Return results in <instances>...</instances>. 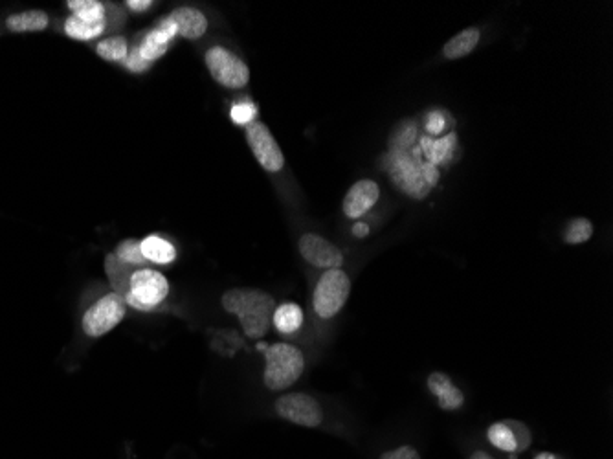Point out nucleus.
<instances>
[{"label": "nucleus", "instance_id": "f257e3e1", "mask_svg": "<svg viewBox=\"0 0 613 459\" xmlns=\"http://www.w3.org/2000/svg\"><path fill=\"white\" fill-rule=\"evenodd\" d=\"M224 311L235 314L248 338H263L267 335L272 316L276 311V300L259 289H232L221 298Z\"/></svg>", "mask_w": 613, "mask_h": 459}, {"label": "nucleus", "instance_id": "f03ea898", "mask_svg": "<svg viewBox=\"0 0 613 459\" xmlns=\"http://www.w3.org/2000/svg\"><path fill=\"white\" fill-rule=\"evenodd\" d=\"M305 370V357L300 349L290 344H274L265 349L263 382L272 392H283L298 382Z\"/></svg>", "mask_w": 613, "mask_h": 459}, {"label": "nucleus", "instance_id": "7ed1b4c3", "mask_svg": "<svg viewBox=\"0 0 613 459\" xmlns=\"http://www.w3.org/2000/svg\"><path fill=\"white\" fill-rule=\"evenodd\" d=\"M168 294V278L158 270L142 267V269L134 270L123 300L127 303V307H133L142 313H149L166 302Z\"/></svg>", "mask_w": 613, "mask_h": 459}, {"label": "nucleus", "instance_id": "20e7f679", "mask_svg": "<svg viewBox=\"0 0 613 459\" xmlns=\"http://www.w3.org/2000/svg\"><path fill=\"white\" fill-rule=\"evenodd\" d=\"M421 149H417L412 157L404 151H391L390 157L386 160L388 173H390L393 184L406 195L423 199L432 190L428 182L424 179L423 162L419 160Z\"/></svg>", "mask_w": 613, "mask_h": 459}, {"label": "nucleus", "instance_id": "39448f33", "mask_svg": "<svg viewBox=\"0 0 613 459\" xmlns=\"http://www.w3.org/2000/svg\"><path fill=\"white\" fill-rule=\"evenodd\" d=\"M127 314V303L120 294L109 292L90 305L81 318V329L89 338L109 335L114 327L122 324Z\"/></svg>", "mask_w": 613, "mask_h": 459}, {"label": "nucleus", "instance_id": "423d86ee", "mask_svg": "<svg viewBox=\"0 0 613 459\" xmlns=\"http://www.w3.org/2000/svg\"><path fill=\"white\" fill-rule=\"evenodd\" d=\"M349 292L351 280L344 270H325L314 289V311L320 318H333L346 305Z\"/></svg>", "mask_w": 613, "mask_h": 459}, {"label": "nucleus", "instance_id": "0eeeda50", "mask_svg": "<svg viewBox=\"0 0 613 459\" xmlns=\"http://www.w3.org/2000/svg\"><path fill=\"white\" fill-rule=\"evenodd\" d=\"M206 67L210 70L212 78L224 89H245L250 79V70L245 61L232 54L224 46H213L206 52Z\"/></svg>", "mask_w": 613, "mask_h": 459}, {"label": "nucleus", "instance_id": "6e6552de", "mask_svg": "<svg viewBox=\"0 0 613 459\" xmlns=\"http://www.w3.org/2000/svg\"><path fill=\"white\" fill-rule=\"evenodd\" d=\"M276 412L292 425L316 428L322 425L324 412L318 401L307 393H287L276 401Z\"/></svg>", "mask_w": 613, "mask_h": 459}, {"label": "nucleus", "instance_id": "1a4fd4ad", "mask_svg": "<svg viewBox=\"0 0 613 459\" xmlns=\"http://www.w3.org/2000/svg\"><path fill=\"white\" fill-rule=\"evenodd\" d=\"M246 142H248V147L252 149L259 166L265 171L278 173L283 169L285 157H283L278 142L270 133L267 125L261 124V122L248 125L246 127Z\"/></svg>", "mask_w": 613, "mask_h": 459}, {"label": "nucleus", "instance_id": "9d476101", "mask_svg": "<svg viewBox=\"0 0 613 459\" xmlns=\"http://www.w3.org/2000/svg\"><path fill=\"white\" fill-rule=\"evenodd\" d=\"M298 247H300V254L303 259L307 263H311L316 269H340L342 263H344V254L322 236L305 234V236H301Z\"/></svg>", "mask_w": 613, "mask_h": 459}, {"label": "nucleus", "instance_id": "9b49d317", "mask_svg": "<svg viewBox=\"0 0 613 459\" xmlns=\"http://www.w3.org/2000/svg\"><path fill=\"white\" fill-rule=\"evenodd\" d=\"M177 35H179L177 26H175V23L171 21V17L168 15L151 32H147V35H144L140 45L136 46L138 54L144 59L145 63L153 65L155 61L162 59V57L168 54L169 45H171V41Z\"/></svg>", "mask_w": 613, "mask_h": 459}, {"label": "nucleus", "instance_id": "f8f14e48", "mask_svg": "<svg viewBox=\"0 0 613 459\" xmlns=\"http://www.w3.org/2000/svg\"><path fill=\"white\" fill-rule=\"evenodd\" d=\"M379 184L373 180H358L357 184H353L346 193L344 199V213L349 219H358L364 213L371 210L375 206V202L379 201Z\"/></svg>", "mask_w": 613, "mask_h": 459}, {"label": "nucleus", "instance_id": "ddd939ff", "mask_svg": "<svg viewBox=\"0 0 613 459\" xmlns=\"http://www.w3.org/2000/svg\"><path fill=\"white\" fill-rule=\"evenodd\" d=\"M169 17L177 26L180 37H184L188 41L201 39L202 35L206 34V30H208L206 15L197 8L182 6V8H177V10L169 13Z\"/></svg>", "mask_w": 613, "mask_h": 459}, {"label": "nucleus", "instance_id": "4468645a", "mask_svg": "<svg viewBox=\"0 0 613 459\" xmlns=\"http://www.w3.org/2000/svg\"><path fill=\"white\" fill-rule=\"evenodd\" d=\"M428 388L437 397L441 410H446V412L459 410L465 403L463 392L457 388L454 382L450 381L448 375L441 373V371H435L428 377Z\"/></svg>", "mask_w": 613, "mask_h": 459}, {"label": "nucleus", "instance_id": "2eb2a0df", "mask_svg": "<svg viewBox=\"0 0 613 459\" xmlns=\"http://www.w3.org/2000/svg\"><path fill=\"white\" fill-rule=\"evenodd\" d=\"M4 24L10 34H35L48 30L50 15L43 10H26V12L12 13Z\"/></svg>", "mask_w": 613, "mask_h": 459}, {"label": "nucleus", "instance_id": "dca6fc26", "mask_svg": "<svg viewBox=\"0 0 613 459\" xmlns=\"http://www.w3.org/2000/svg\"><path fill=\"white\" fill-rule=\"evenodd\" d=\"M142 256L153 265H171L177 259V248L162 236H147L140 241Z\"/></svg>", "mask_w": 613, "mask_h": 459}, {"label": "nucleus", "instance_id": "f3484780", "mask_svg": "<svg viewBox=\"0 0 613 459\" xmlns=\"http://www.w3.org/2000/svg\"><path fill=\"white\" fill-rule=\"evenodd\" d=\"M457 146V135H448L445 138H421V155H424L428 164L441 166L452 157Z\"/></svg>", "mask_w": 613, "mask_h": 459}, {"label": "nucleus", "instance_id": "a211bd4d", "mask_svg": "<svg viewBox=\"0 0 613 459\" xmlns=\"http://www.w3.org/2000/svg\"><path fill=\"white\" fill-rule=\"evenodd\" d=\"M107 30V21H100V23H89V21H81L76 17H67L65 24H63V32L70 39L74 41H81V43H89L98 39L101 35L105 34Z\"/></svg>", "mask_w": 613, "mask_h": 459}, {"label": "nucleus", "instance_id": "6ab92c4d", "mask_svg": "<svg viewBox=\"0 0 613 459\" xmlns=\"http://www.w3.org/2000/svg\"><path fill=\"white\" fill-rule=\"evenodd\" d=\"M480 37L478 28H467V30L454 35L446 43L443 54H445L446 59H461V57L469 56L470 52H474V48L480 43Z\"/></svg>", "mask_w": 613, "mask_h": 459}, {"label": "nucleus", "instance_id": "aec40b11", "mask_svg": "<svg viewBox=\"0 0 613 459\" xmlns=\"http://www.w3.org/2000/svg\"><path fill=\"white\" fill-rule=\"evenodd\" d=\"M272 324L283 335H292L303 325V311L300 305L296 303H283L276 307L274 316H272Z\"/></svg>", "mask_w": 613, "mask_h": 459}, {"label": "nucleus", "instance_id": "412c9836", "mask_svg": "<svg viewBox=\"0 0 613 459\" xmlns=\"http://www.w3.org/2000/svg\"><path fill=\"white\" fill-rule=\"evenodd\" d=\"M134 270L136 269L122 263L114 254H109L105 258V272H107V278L111 281L112 292L120 294L122 298L125 296V292H127L129 280H131Z\"/></svg>", "mask_w": 613, "mask_h": 459}, {"label": "nucleus", "instance_id": "4be33fe9", "mask_svg": "<svg viewBox=\"0 0 613 459\" xmlns=\"http://www.w3.org/2000/svg\"><path fill=\"white\" fill-rule=\"evenodd\" d=\"M67 8L72 13V17L89 21V23H100L107 21V10L98 0H68Z\"/></svg>", "mask_w": 613, "mask_h": 459}, {"label": "nucleus", "instance_id": "5701e85b", "mask_svg": "<svg viewBox=\"0 0 613 459\" xmlns=\"http://www.w3.org/2000/svg\"><path fill=\"white\" fill-rule=\"evenodd\" d=\"M96 54L109 63H125L129 56V41L122 35H112L98 43Z\"/></svg>", "mask_w": 613, "mask_h": 459}, {"label": "nucleus", "instance_id": "b1692460", "mask_svg": "<svg viewBox=\"0 0 613 459\" xmlns=\"http://www.w3.org/2000/svg\"><path fill=\"white\" fill-rule=\"evenodd\" d=\"M114 256L120 259L125 265L133 267V269H142L145 267L144 256H142V248H140V241L138 239H125L123 243L118 245Z\"/></svg>", "mask_w": 613, "mask_h": 459}, {"label": "nucleus", "instance_id": "393cba45", "mask_svg": "<svg viewBox=\"0 0 613 459\" xmlns=\"http://www.w3.org/2000/svg\"><path fill=\"white\" fill-rule=\"evenodd\" d=\"M489 441L496 448L505 450V452H516L518 445H516V439H514L513 430L507 426V423H496L489 428L487 432Z\"/></svg>", "mask_w": 613, "mask_h": 459}, {"label": "nucleus", "instance_id": "a878e982", "mask_svg": "<svg viewBox=\"0 0 613 459\" xmlns=\"http://www.w3.org/2000/svg\"><path fill=\"white\" fill-rule=\"evenodd\" d=\"M591 236H593V224L590 219L579 217L569 223L564 239L569 245H580V243H586Z\"/></svg>", "mask_w": 613, "mask_h": 459}, {"label": "nucleus", "instance_id": "bb28decb", "mask_svg": "<svg viewBox=\"0 0 613 459\" xmlns=\"http://www.w3.org/2000/svg\"><path fill=\"white\" fill-rule=\"evenodd\" d=\"M415 138H417V127L413 125V122H404L391 135V151H404L406 153L412 147Z\"/></svg>", "mask_w": 613, "mask_h": 459}, {"label": "nucleus", "instance_id": "cd10ccee", "mask_svg": "<svg viewBox=\"0 0 613 459\" xmlns=\"http://www.w3.org/2000/svg\"><path fill=\"white\" fill-rule=\"evenodd\" d=\"M256 116V105L250 103V101H241V103H235L234 107H232V120L237 125L248 127V125L254 124Z\"/></svg>", "mask_w": 613, "mask_h": 459}, {"label": "nucleus", "instance_id": "c85d7f7f", "mask_svg": "<svg viewBox=\"0 0 613 459\" xmlns=\"http://www.w3.org/2000/svg\"><path fill=\"white\" fill-rule=\"evenodd\" d=\"M507 426L513 430L514 439H516V445H518V452H524L525 448L531 445V434H529V428L518 423V421H505Z\"/></svg>", "mask_w": 613, "mask_h": 459}, {"label": "nucleus", "instance_id": "c756f323", "mask_svg": "<svg viewBox=\"0 0 613 459\" xmlns=\"http://www.w3.org/2000/svg\"><path fill=\"white\" fill-rule=\"evenodd\" d=\"M426 131H428V135L430 136H439L443 131H445L446 122L445 116H443V112L441 111H432L428 116H426Z\"/></svg>", "mask_w": 613, "mask_h": 459}, {"label": "nucleus", "instance_id": "7c9ffc66", "mask_svg": "<svg viewBox=\"0 0 613 459\" xmlns=\"http://www.w3.org/2000/svg\"><path fill=\"white\" fill-rule=\"evenodd\" d=\"M123 65H125L127 70L134 72V74H142V72H145L147 68L151 67L149 63H145L144 59L140 57L136 46H134L133 50H129V56H127V59H125V63H123Z\"/></svg>", "mask_w": 613, "mask_h": 459}, {"label": "nucleus", "instance_id": "2f4dec72", "mask_svg": "<svg viewBox=\"0 0 613 459\" xmlns=\"http://www.w3.org/2000/svg\"><path fill=\"white\" fill-rule=\"evenodd\" d=\"M380 459H421V456L413 447H399L382 454Z\"/></svg>", "mask_w": 613, "mask_h": 459}, {"label": "nucleus", "instance_id": "473e14b6", "mask_svg": "<svg viewBox=\"0 0 613 459\" xmlns=\"http://www.w3.org/2000/svg\"><path fill=\"white\" fill-rule=\"evenodd\" d=\"M423 173L424 179L428 182V186L434 188L435 184H437V180H439V169H437V166L428 164V162H423Z\"/></svg>", "mask_w": 613, "mask_h": 459}, {"label": "nucleus", "instance_id": "72a5a7b5", "mask_svg": "<svg viewBox=\"0 0 613 459\" xmlns=\"http://www.w3.org/2000/svg\"><path fill=\"white\" fill-rule=\"evenodd\" d=\"M151 6H153L151 0H129L127 2V8L134 13L147 12V10H151Z\"/></svg>", "mask_w": 613, "mask_h": 459}, {"label": "nucleus", "instance_id": "f704fd0d", "mask_svg": "<svg viewBox=\"0 0 613 459\" xmlns=\"http://www.w3.org/2000/svg\"><path fill=\"white\" fill-rule=\"evenodd\" d=\"M368 234H369L368 224L357 223L355 224V226H353V236L360 237V239H362V237H366L368 236Z\"/></svg>", "mask_w": 613, "mask_h": 459}, {"label": "nucleus", "instance_id": "c9c22d12", "mask_svg": "<svg viewBox=\"0 0 613 459\" xmlns=\"http://www.w3.org/2000/svg\"><path fill=\"white\" fill-rule=\"evenodd\" d=\"M470 459H494L492 456H489L487 452H483V450H478V452H474Z\"/></svg>", "mask_w": 613, "mask_h": 459}, {"label": "nucleus", "instance_id": "e433bc0d", "mask_svg": "<svg viewBox=\"0 0 613 459\" xmlns=\"http://www.w3.org/2000/svg\"><path fill=\"white\" fill-rule=\"evenodd\" d=\"M535 459H560L555 454H549V452H542V454H538Z\"/></svg>", "mask_w": 613, "mask_h": 459}]
</instances>
